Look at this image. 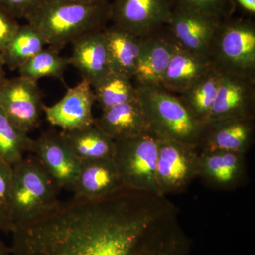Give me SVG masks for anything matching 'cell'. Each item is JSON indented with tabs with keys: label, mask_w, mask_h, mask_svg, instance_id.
<instances>
[{
	"label": "cell",
	"mask_w": 255,
	"mask_h": 255,
	"mask_svg": "<svg viewBox=\"0 0 255 255\" xmlns=\"http://www.w3.org/2000/svg\"><path fill=\"white\" fill-rule=\"evenodd\" d=\"M33 153L55 181L60 189H73L78 177L80 162L61 132H43L33 143Z\"/></svg>",
	"instance_id": "obj_14"
},
{
	"label": "cell",
	"mask_w": 255,
	"mask_h": 255,
	"mask_svg": "<svg viewBox=\"0 0 255 255\" xmlns=\"http://www.w3.org/2000/svg\"><path fill=\"white\" fill-rule=\"evenodd\" d=\"M221 21L214 16L174 6L167 26L179 46L209 58L211 43Z\"/></svg>",
	"instance_id": "obj_13"
},
{
	"label": "cell",
	"mask_w": 255,
	"mask_h": 255,
	"mask_svg": "<svg viewBox=\"0 0 255 255\" xmlns=\"http://www.w3.org/2000/svg\"><path fill=\"white\" fill-rule=\"evenodd\" d=\"M95 102L91 84L82 79L75 87L68 88L63 98L55 105L46 107L43 112L50 124L71 131L95 124L92 107Z\"/></svg>",
	"instance_id": "obj_12"
},
{
	"label": "cell",
	"mask_w": 255,
	"mask_h": 255,
	"mask_svg": "<svg viewBox=\"0 0 255 255\" xmlns=\"http://www.w3.org/2000/svg\"><path fill=\"white\" fill-rule=\"evenodd\" d=\"M19 26L16 18L0 7V53H2Z\"/></svg>",
	"instance_id": "obj_30"
},
{
	"label": "cell",
	"mask_w": 255,
	"mask_h": 255,
	"mask_svg": "<svg viewBox=\"0 0 255 255\" xmlns=\"http://www.w3.org/2000/svg\"><path fill=\"white\" fill-rule=\"evenodd\" d=\"M102 111L95 124L114 140L151 131L139 98Z\"/></svg>",
	"instance_id": "obj_19"
},
{
	"label": "cell",
	"mask_w": 255,
	"mask_h": 255,
	"mask_svg": "<svg viewBox=\"0 0 255 255\" xmlns=\"http://www.w3.org/2000/svg\"><path fill=\"white\" fill-rule=\"evenodd\" d=\"M254 117H228L201 125L196 149L246 153L254 140Z\"/></svg>",
	"instance_id": "obj_11"
},
{
	"label": "cell",
	"mask_w": 255,
	"mask_h": 255,
	"mask_svg": "<svg viewBox=\"0 0 255 255\" xmlns=\"http://www.w3.org/2000/svg\"><path fill=\"white\" fill-rule=\"evenodd\" d=\"M44 38L29 23L20 25L17 31L1 53L5 65L16 70L46 46Z\"/></svg>",
	"instance_id": "obj_24"
},
{
	"label": "cell",
	"mask_w": 255,
	"mask_h": 255,
	"mask_svg": "<svg viewBox=\"0 0 255 255\" xmlns=\"http://www.w3.org/2000/svg\"><path fill=\"white\" fill-rule=\"evenodd\" d=\"M11 233L10 255H189L191 248L167 196L126 187L73 199Z\"/></svg>",
	"instance_id": "obj_1"
},
{
	"label": "cell",
	"mask_w": 255,
	"mask_h": 255,
	"mask_svg": "<svg viewBox=\"0 0 255 255\" xmlns=\"http://www.w3.org/2000/svg\"><path fill=\"white\" fill-rule=\"evenodd\" d=\"M26 20L48 46L58 50L85 35L105 29L110 21V1L43 0Z\"/></svg>",
	"instance_id": "obj_2"
},
{
	"label": "cell",
	"mask_w": 255,
	"mask_h": 255,
	"mask_svg": "<svg viewBox=\"0 0 255 255\" xmlns=\"http://www.w3.org/2000/svg\"><path fill=\"white\" fill-rule=\"evenodd\" d=\"M198 151L194 146L159 137L157 179L159 194H179L198 177Z\"/></svg>",
	"instance_id": "obj_7"
},
{
	"label": "cell",
	"mask_w": 255,
	"mask_h": 255,
	"mask_svg": "<svg viewBox=\"0 0 255 255\" xmlns=\"http://www.w3.org/2000/svg\"><path fill=\"white\" fill-rule=\"evenodd\" d=\"M33 143L34 140L13 125L0 107V159L13 166L24 153L33 152Z\"/></svg>",
	"instance_id": "obj_27"
},
{
	"label": "cell",
	"mask_w": 255,
	"mask_h": 255,
	"mask_svg": "<svg viewBox=\"0 0 255 255\" xmlns=\"http://www.w3.org/2000/svg\"><path fill=\"white\" fill-rule=\"evenodd\" d=\"M179 46L167 25L140 36V55L133 78L136 86L160 85Z\"/></svg>",
	"instance_id": "obj_10"
},
{
	"label": "cell",
	"mask_w": 255,
	"mask_h": 255,
	"mask_svg": "<svg viewBox=\"0 0 255 255\" xmlns=\"http://www.w3.org/2000/svg\"><path fill=\"white\" fill-rule=\"evenodd\" d=\"M12 228L13 225L10 219L7 208L0 204V231L11 233Z\"/></svg>",
	"instance_id": "obj_32"
},
{
	"label": "cell",
	"mask_w": 255,
	"mask_h": 255,
	"mask_svg": "<svg viewBox=\"0 0 255 255\" xmlns=\"http://www.w3.org/2000/svg\"><path fill=\"white\" fill-rule=\"evenodd\" d=\"M13 179L11 164L0 159V204L7 208Z\"/></svg>",
	"instance_id": "obj_31"
},
{
	"label": "cell",
	"mask_w": 255,
	"mask_h": 255,
	"mask_svg": "<svg viewBox=\"0 0 255 255\" xmlns=\"http://www.w3.org/2000/svg\"><path fill=\"white\" fill-rule=\"evenodd\" d=\"M213 68L214 65L207 56L179 46L169 62L160 85L179 95Z\"/></svg>",
	"instance_id": "obj_20"
},
{
	"label": "cell",
	"mask_w": 255,
	"mask_h": 255,
	"mask_svg": "<svg viewBox=\"0 0 255 255\" xmlns=\"http://www.w3.org/2000/svg\"><path fill=\"white\" fill-rule=\"evenodd\" d=\"M111 70L133 79L138 63L140 37L112 24L104 29Z\"/></svg>",
	"instance_id": "obj_21"
},
{
	"label": "cell",
	"mask_w": 255,
	"mask_h": 255,
	"mask_svg": "<svg viewBox=\"0 0 255 255\" xmlns=\"http://www.w3.org/2000/svg\"><path fill=\"white\" fill-rule=\"evenodd\" d=\"M92 87L95 102L102 110L138 98L132 79L112 70Z\"/></svg>",
	"instance_id": "obj_25"
},
{
	"label": "cell",
	"mask_w": 255,
	"mask_h": 255,
	"mask_svg": "<svg viewBox=\"0 0 255 255\" xmlns=\"http://www.w3.org/2000/svg\"><path fill=\"white\" fill-rule=\"evenodd\" d=\"M43 106L37 82L19 75L6 79L0 87V107L21 131L28 133L38 127Z\"/></svg>",
	"instance_id": "obj_8"
},
{
	"label": "cell",
	"mask_w": 255,
	"mask_h": 255,
	"mask_svg": "<svg viewBox=\"0 0 255 255\" xmlns=\"http://www.w3.org/2000/svg\"><path fill=\"white\" fill-rule=\"evenodd\" d=\"M0 255H10L9 248L0 240Z\"/></svg>",
	"instance_id": "obj_35"
},
{
	"label": "cell",
	"mask_w": 255,
	"mask_h": 255,
	"mask_svg": "<svg viewBox=\"0 0 255 255\" xmlns=\"http://www.w3.org/2000/svg\"><path fill=\"white\" fill-rule=\"evenodd\" d=\"M174 6L222 20L231 17L235 9V3L233 0H174Z\"/></svg>",
	"instance_id": "obj_28"
},
{
	"label": "cell",
	"mask_w": 255,
	"mask_h": 255,
	"mask_svg": "<svg viewBox=\"0 0 255 255\" xmlns=\"http://www.w3.org/2000/svg\"><path fill=\"white\" fill-rule=\"evenodd\" d=\"M43 0H0V7L15 18H25Z\"/></svg>",
	"instance_id": "obj_29"
},
{
	"label": "cell",
	"mask_w": 255,
	"mask_h": 255,
	"mask_svg": "<svg viewBox=\"0 0 255 255\" xmlns=\"http://www.w3.org/2000/svg\"><path fill=\"white\" fill-rule=\"evenodd\" d=\"M70 64L53 48H43L18 69L20 76L37 82L39 79L49 77L63 80V75Z\"/></svg>",
	"instance_id": "obj_26"
},
{
	"label": "cell",
	"mask_w": 255,
	"mask_h": 255,
	"mask_svg": "<svg viewBox=\"0 0 255 255\" xmlns=\"http://www.w3.org/2000/svg\"><path fill=\"white\" fill-rule=\"evenodd\" d=\"M198 177L206 185L230 190L241 185L246 177V153L231 151L198 152Z\"/></svg>",
	"instance_id": "obj_16"
},
{
	"label": "cell",
	"mask_w": 255,
	"mask_h": 255,
	"mask_svg": "<svg viewBox=\"0 0 255 255\" xmlns=\"http://www.w3.org/2000/svg\"><path fill=\"white\" fill-rule=\"evenodd\" d=\"M84 2H103V1H110V0H78Z\"/></svg>",
	"instance_id": "obj_36"
},
{
	"label": "cell",
	"mask_w": 255,
	"mask_h": 255,
	"mask_svg": "<svg viewBox=\"0 0 255 255\" xmlns=\"http://www.w3.org/2000/svg\"><path fill=\"white\" fill-rule=\"evenodd\" d=\"M255 80L221 73L216 99L206 122L228 117L255 118Z\"/></svg>",
	"instance_id": "obj_15"
},
{
	"label": "cell",
	"mask_w": 255,
	"mask_h": 255,
	"mask_svg": "<svg viewBox=\"0 0 255 255\" xmlns=\"http://www.w3.org/2000/svg\"><path fill=\"white\" fill-rule=\"evenodd\" d=\"M12 167L7 209L13 228L40 219L61 204L60 187L36 156L23 157Z\"/></svg>",
	"instance_id": "obj_3"
},
{
	"label": "cell",
	"mask_w": 255,
	"mask_h": 255,
	"mask_svg": "<svg viewBox=\"0 0 255 255\" xmlns=\"http://www.w3.org/2000/svg\"><path fill=\"white\" fill-rule=\"evenodd\" d=\"M124 187L113 158L80 162L74 184V199L95 201L112 195Z\"/></svg>",
	"instance_id": "obj_17"
},
{
	"label": "cell",
	"mask_w": 255,
	"mask_h": 255,
	"mask_svg": "<svg viewBox=\"0 0 255 255\" xmlns=\"http://www.w3.org/2000/svg\"><path fill=\"white\" fill-rule=\"evenodd\" d=\"M61 134L79 162L113 158L115 141L95 124Z\"/></svg>",
	"instance_id": "obj_22"
},
{
	"label": "cell",
	"mask_w": 255,
	"mask_h": 255,
	"mask_svg": "<svg viewBox=\"0 0 255 255\" xmlns=\"http://www.w3.org/2000/svg\"><path fill=\"white\" fill-rule=\"evenodd\" d=\"M174 0H112V24L140 37L167 25Z\"/></svg>",
	"instance_id": "obj_9"
},
{
	"label": "cell",
	"mask_w": 255,
	"mask_h": 255,
	"mask_svg": "<svg viewBox=\"0 0 255 255\" xmlns=\"http://www.w3.org/2000/svg\"><path fill=\"white\" fill-rule=\"evenodd\" d=\"M209 59L221 73L255 80V26L245 18L222 19L215 34Z\"/></svg>",
	"instance_id": "obj_5"
},
{
	"label": "cell",
	"mask_w": 255,
	"mask_h": 255,
	"mask_svg": "<svg viewBox=\"0 0 255 255\" xmlns=\"http://www.w3.org/2000/svg\"><path fill=\"white\" fill-rule=\"evenodd\" d=\"M4 62L3 60L2 56H1V53H0V87L1 86L5 80H6V74L4 71Z\"/></svg>",
	"instance_id": "obj_34"
},
{
	"label": "cell",
	"mask_w": 255,
	"mask_h": 255,
	"mask_svg": "<svg viewBox=\"0 0 255 255\" xmlns=\"http://www.w3.org/2000/svg\"><path fill=\"white\" fill-rule=\"evenodd\" d=\"M136 89L151 131L159 137L196 147L201 124L179 96L161 85Z\"/></svg>",
	"instance_id": "obj_4"
},
{
	"label": "cell",
	"mask_w": 255,
	"mask_h": 255,
	"mask_svg": "<svg viewBox=\"0 0 255 255\" xmlns=\"http://www.w3.org/2000/svg\"><path fill=\"white\" fill-rule=\"evenodd\" d=\"M242 7L252 14L255 12V0H236Z\"/></svg>",
	"instance_id": "obj_33"
},
{
	"label": "cell",
	"mask_w": 255,
	"mask_h": 255,
	"mask_svg": "<svg viewBox=\"0 0 255 255\" xmlns=\"http://www.w3.org/2000/svg\"><path fill=\"white\" fill-rule=\"evenodd\" d=\"M114 141L113 159L124 187L160 194L156 179L159 137L150 131Z\"/></svg>",
	"instance_id": "obj_6"
},
{
	"label": "cell",
	"mask_w": 255,
	"mask_h": 255,
	"mask_svg": "<svg viewBox=\"0 0 255 255\" xmlns=\"http://www.w3.org/2000/svg\"><path fill=\"white\" fill-rule=\"evenodd\" d=\"M72 44L70 64L78 69L92 86L111 71L104 30L85 35Z\"/></svg>",
	"instance_id": "obj_18"
},
{
	"label": "cell",
	"mask_w": 255,
	"mask_h": 255,
	"mask_svg": "<svg viewBox=\"0 0 255 255\" xmlns=\"http://www.w3.org/2000/svg\"><path fill=\"white\" fill-rule=\"evenodd\" d=\"M221 78V72L214 67L178 95L201 125L209 117Z\"/></svg>",
	"instance_id": "obj_23"
}]
</instances>
